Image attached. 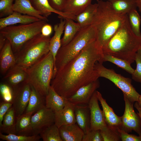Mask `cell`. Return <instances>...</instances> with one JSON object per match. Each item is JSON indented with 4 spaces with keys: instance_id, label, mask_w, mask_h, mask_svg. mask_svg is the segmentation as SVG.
Returning <instances> with one entry per match:
<instances>
[{
    "instance_id": "2e32d148",
    "label": "cell",
    "mask_w": 141,
    "mask_h": 141,
    "mask_svg": "<svg viewBox=\"0 0 141 141\" xmlns=\"http://www.w3.org/2000/svg\"><path fill=\"white\" fill-rule=\"evenodd\" d=\"M16 64L15 57L11 44L7 39L4 46L0 50V68L1 73L5 74Z\"/></svg>"
},
{
    "instance_id": "4fadbf2b",
    "label": "cell",
    "mask_w": 141,
    "mask_h": 141,
    "mask_svg": "<svg viewBox=\"0 0 141 141\" xmlns=\"http://www.w3.org/2000/svg\"><path fill=\"white\" fill-rule=\"evenodd\" d=\"M99 86L98 79L82 86L68 98V101L75 105L88 104L93 93Z\"/></svg>"
},
{
    "instance_id": "8fae6325",
    "label": "cell",
    "mask_w": 141,
    "mask_h": 141,
    "mask_svg": "<svg viewBox=\"0 0 141 141\" xmlns=\"http://www.w3.org/2000/svg\"><path fill=\"white\" fill-rule=\"evenodd\" d=\"M55 112L45 106L32 115L31 124L33 135H39L46 127L54 124Z\"/></svg>"
},
{
    "instance_id": "4dcf8cb0",
    "label": "cell",
    "mask_w": 141,
    "mask_h": 141,
    "mask_svg": "<svg viewBox=\"0 0 141 141\" xmlns=\"http://www.w3.org/2000/svg\"><path fill=\"white\" fill-rule=\"evenodd\" d=\"M117 12L128 14L131 11L136 9V0H107Z\"/></svg>"
},
{
    "instance_id": "7dc6e473",
    "label": "cell",
    "mask_w": 141,
    "mask_h": 141,
    "mask_svg": "<svg viewBox=\"0 0 141 141\" xmlns=\"http://www.w3.org/2000/svg\"><path fill=\"white\" fill-rule=\"evenodd\" d=\"M137 7H138L139 10L141 13V0H136Z\"/></svg>"
},
{
    "instance_id": "60d3db41",
    "label": "cell",
    "mask_w": 141,
    "mask_h": 141,
    "mask_svg": "<svg viewBox=\"0 0 141 141\" xmlns=\"http://www.w3.org/2000/svg\"><path fill=\"white\" fill-rule=\"evenodd\" d=\"M118 131L122 141H141V135H137L129 134L126 132L117 129Z\"/></svg>"
},
{
    "instance_id": "5bb4252c",
    "label": "cell",
    "mask_w": 141,
    "mask_h": 141,
    "mask_svg": "<svg viewBox=\"0 0 141 141\" xmlns=\"http://www.w3.org/2000/svg\"><path fill=\"white\" fill-rule=\"evenodd\" d=\"M75 106V105L68 101L62 109L54 112V124L58 128L76 123L74 113Z\"/></svg>"
},
{
    "instance_id": "83f0119b",
    "label": "cell",
    "mask_w": 141,
    "mask_h": 141,
    "mask_svg": "<svg viewBox=\"0 0 141 141\" xmlns=\"http://www.w3.org/2000/svg\"><path fill=\"white\" fill-rule=\"evenodd\" d=\"M65 21L64 34L61 39V46L69 43L75 37L81 28L77 22L69 18L64 19Z\"/></svg>"
},
{
    "instance_id": "c3c4849f",
    "label": "cell",
    "mask_w": 141,
    "mask_h": 141,
    "mask_svg": "<svg viewBox=\"0 0 141 141\" xmlns=\"http://www.w3.org/2000/svg\"><path fill=\"white\" fill-rule=\"evenodd\" d=\"M137 102L139 107L141 110V95H140L138 100Z\"/></svg>"
},
{
    "instance_id": "5b68a950",
    "label": "cell",
    "mask_w": 141,
    "mask_h": 141,
    "mask_svg": "<svg viewBox=\"0 0 141 141\" xmlns=\"http://www.w3.org/2000/svg\"><path fill=\"white\" fill-rule=\"evenodd\" d=\"M96 38V32L92 26L81 28L69 43L60 48L56 57L54 74Z\"/></svg>"
},
{
    "instance_id": "3957f363",
    "label": "cell",
    "mask_w": 141,
    "mask_h": 141,
    "mask_svg": "<svg viewBox=\"0 0 141 141\" xmlns=\"http://www.w3.org/2000/svg\"><path fill=\"white\" fill-rule=\"evenodd\" d=\"M97 3L91 25L96 32V41L102 49L122 25L127 14L117 12L107 0H97Z\"/></svg>"
},
{
    "instance_id": "bcb514c9",
    "label": "cell",
    "mask_w": 141,
    "mask_h": 141,
    "mask_svg": "<svg viewBox=\"0 0 141 141\" xmlns=\"http://www.w3.org/2000/svg\"><path fill=\"white\" fill-rule=\"evenodd\" d=\"M134 107L138 111V112H137V113L139 115L141 119V110L139 107L137 102H135L134 104Z\"/></svg>"
},
{
    "instance_id": "f35d334b",
    "label": "cell",
    "mask_w": 141,
    "mask_h": 141,
    "mask_svg": "<svg viewBox=\"0 0 141 141\" xmlns=\"http://www.w3.org/2000/svg\"><path fill=\"white\" fill-rule=\"evenodd\" d=\"M135 61L136 68L131 75L132 78L135 81L141 83V49L136 53Z\"/></svg>"
},
{
    "instance_id": "ee69618b",
    "label": "cell",
    "mask_w": 141,
    "mask_h": 141,
    "mask_svg": "<svg viewBox=\"0 0 141 141\" xmlns=\"http://www.w3.org/2000/svg\"><path fill=\"white\" fill-rule=\"evenodd\" d=\"M52 31V26L47 23L43 26L41 31V34L44 36H50Z\"/></svg>"
},
{
    "instance_id": "74e56055",
    "label": "cell",
    "mask_w": 141,
    "mask_h": 141,
    "mask_svg": "<svg viewBox=\"0 0 141 141\" xmlns=\"http://www.w3.org/2000/svg\"><path fill=\"white\" fill-rule=\"evenodd\" d=\"M0 91L1 96L4 101L12 102L13 96V87L8 84L1 83Z\"/></svg>"
},
{
    "instance_id": "b9f144b4",
    "label": "cell",
    "mask_w": 141,
    "mask_h": 141,
    "mask_svg": "<svg viewBox=\"0 0 141 141\" xmlns=\"http://www.w3.org/2000/svg\"><path fill=\"white\" fill-rule=\"evenodd\" d=\"M50 6L55 10L63 12L67 0H48Z\"/></svg>"
},
{
    "instance_id": "d590c367",
    "label": "cell",
    "mask_w": 141,
    "mask_h": 141,
    "mask_svg": "<svg viewBox=\"0 0 141 141\" xmlns=\"http://www.w3.org/2000/svg\"><path fill=\"white\" fill-rule=\"evenodd\" d=\"M103 141H119L121 140L117 129L107 125L104 129L100 130Z\"/></svg>"
},
{
    "instance_id": "8d00e7d4",
    "label": "cell",
    "mask_w": 141,
    "mask_h": 141,
    "mask_svg": "<svg viewBox=\"0 0 141 141\" xmlns=\"http://www.w3.org/2000/svg\"><path fill=\"white\" fill-rule=\"evenodd\" d=\"M15 0H0V17L7 16L14 11L12 8L13 2Z\"/></svg>"
},
{
    "instance_id": "e575fe53",
    "label": "cell",
    "mask_w": 141,
    "mask_h": 141,
    "mask_svg": "<svg viewBox=\"0 0 141 141\" xmlns=\"http://www.w3.org/2000/svg\"><path fill=\"white\" fill-rule=\"evenodd\" d=\"M41 138L39 135L30 136L17 135L15 134L4 135L0 132V138L7 141H38Z\"/></svg>"
},
{
    "instance_id": "ab89813d",
    "label": "cell",
    "mask_w": 141,
    "mask_h": 141,
    "mask_svg": "<svg viewBox=\"0 0 141 141\" xmlns=\"http://www.w3.org/2000/svg\"><path fill=\"white\" fill-rule=\"evenodd\" d=\"M82 141H103L99 130H90L85 134Z\"/></svg>"
},
{
    "instance_id": "44dd1931",
    "label": "cell",
    "mask_w": 141,
    "mask_h": 141,
    "mask_svg": "<svg viewBox=\"0 0 141 141\" xmlns=\"http://www.w3.org/2000/svg\"><path fill=\"white\" fill-rule=\"evenodd\" d=\"M27 77L26 69L16 64L9 69L4 78L8 84L14 88L25 81Z\"/></svg>"
},
{
    "instance_id": "6da1fadb",
    "label": "cell",
    "mask_w": 141,
    "mask_h": 141,
    "mask_svg": "<svg viewBox=\"0 0 141 141\" xmlns=\"http://www.w3.org/2000/svg\"><path fill=\"white\" fill-rule=\"evenodd\" d=\"M102 48L96 40L85 47L75 57L57 70L50 85L60 95L67 98L80 87L97 80L96 63L103 62Z\"/></svg>"
},
{
    "instance_id": "ba28073f",
    "label": "cell",
    "mask_w": 141,
    "mask_h": 141,
    "mask_svg": "<svg viewBox=\"0 0 141 141\" xmlns=\"http://www.w3.org/2000/svg\"><path fill=\"white\" fill-rule=\"evenodd\" d=\"M95 69L99 77H102L108 79L122 91L123 96H126L131 102H137L140 95L136 91L132 84V80L116 73L112 69L105 67L102 63L97 62Z\"/></svg>"
},
{
    "instance_id": "cb8c5ba5",
    "label": "cell",
    "mask_w": 141,
    "mask_h": 141,
    "mask_svg": "<svg viewBox=\"0 0 141 141\" xmlns=\"http://www.w3.org/2000/svg\"><path fill=\"white\" fill-rule=\"evenodd\" d=\"M65 23L64 20H63L62 19L58 24L54 25V34L49 41V51L53 57L55 66L56 56L61 46V37L64 31Z\"/></svg>"
},
{
    "instance_id": "ac0fdd59",
    "label": "cell",
    "mask_w": 141,
    "mask_h": 141,
    "mask_svg": "<svg viewBox=\"0 0 141 141\" xmlns=\"http://www.w3.org/2000/svg\"><path fill=\"white\" fill-rule=\"evenodd\" d=\"M28 0L33 7L45 17L47 18L53 13L58 14V17L61 19L68 18L75 20V16L55 10L50 6L48 0Z\"/></svg>"
},
{
    "instance_id": "e0dca14e",
    "label": "cell",
    "mask_w": 141,
    "mask_h": 141,
    "mask_svg": "<svg viewBox=\"0 0 141 141\" xmlns=\"http://www.w3.org/2000/svg\"><path fill=\"white\" fill-rule=\"evenodd\" d=\"M41 20L36 17L14 11L10 15L0 19V30L7 26L19 24H27Z\"/></svg>"
},
{
    "instance_id": "f1b7e54d",
    "label": "cell",
    "mask_w": 141,
    "mask_h": 141,
    "mask_svg": "<svg viewBox=\"0 0 141 141\" xmlns=\"http://www.w3.org/2000/svg\"><path fill=\"white\" fill-rule=\"evenodd\" d=\"M31 88L29 101L24 113H35L45 106V97L41 95L32 86Z\"/></svg>"
},
{
    "instance_id": "8992f818",
    "label": "cell",
    "mask_w": 141,
    "mask_h": 141,
    "mask_svg": "<svg viewBox=\"0 0 141 141\" xmlns=\"http://www.w3.org/2000/svg\"><path fill=\"white\" fill-rule=\"evenodd\" d=\"M50 36L40 33L27 42L14 54L16 64L26 69L49 51Z\"/></svg>"
},
{
    "instance_id": "d6986e66",
    "label": "cell",
    "mask_w": 141,
    "mask_h": 141,
    "mask_svg": "<svg viewBox=\"0 0 141 141\" xmlns=\"http://www.w3.org/2000/svg\"><path fill=\"white\" fill-rule=\"evenodd\" d=\"M97 95L98 101L102 106L105 120L107 126L113 128H119L121 123V117L117 116L113 109L110 107L101 93L97 90Z\"/></svg>"
},
{
    "instance_id": "30bf717a",
    "label": "cell",
    "mask_w": 141,
    "mask_h": 141,
    "mask_svg": "<svg viewBox=\"0 0 141 141\" xmlns=\"http://www.w3.org/2000/svg\"><path fill=\"white\" fill-rule=\"evenodd\" d=\"M13 88L12 106L17 117L25 112L29 101L31 88L30 85L25 81Z\"/></svg>"
},
{
    "instance_id": "277c9868",
    "label": "cell",
    "mask_w": 141,
    "mask_h": 141,
    "mask_svg": "<svg viewBox=\"0 0 141 141\" xmlns=\"http://www.w3.org/2000/svg\"><path fill=\"white\" fill-rule=\"evenodd\" d=\"M54 66L53 57L49 51L26 69L27 77L25 81L41 95L45 97L48 93L51 86Z\"/></svg>"
},
{
    "instance_id": "836d02e7",
    "label": "cell",
    "mask_w": 141,
    "mask_h": 141,
    "mask_svg": "<svg viewBox=\"0 0 141 141\" xmlns=\"http://www.w3.org/2000/svg\"><path fill=\"white\" fill-rule=\"evenodd\" d=\"M128 20L131 29L137 36H141L140 27L141 17L136 9L133 10L127 14Z\"/></svg>"
},
{
    "instance_id": "7bdbcfd3",
    "label": "cell",
    "mask_w": 141,
    "mask_h": 141,
    "mask_svg": "<svg viewBox=\"0 0 141 141\" xmlns=\"http://www.w3.org/2000/svg\"><path fill=\"white\" fill-rule=\"evenodd\" d=\"M11 102L4 101L0 104V126H1L3 117L9 109L12 106Z\"/></svg>"
},
{
    "instance_id": "d6a6232c",
    "label": "cell",
    "mask_w": 141,
    "mask_h": 141,
    "mask_svg": "<svg viewBox=\"0 0 141 141\" xmlns=\"http://www.w3.org/2000/svg\"><path fill=\"white\" fill-rule=\"evenodd\" d=\"M103 62L108 61L112 63L131 75L135 70L127 61L111 55L103 54Z\"/></svg>"
},
{
    "instance_id": "d4e9b609",
    "label": "cell",
    "mask_w": 141,
    "mask_h": 141,
    "mask_svg": "<svg viewBox=\"0 0 141 141\" xmlns=\"http://www.w3.org/2000/svg\"><path fill=\"white\" fill-rule=\"evenodd\" d=\"M34 112L24 113L16 118V134L30 136L33 135L31 124V118Z\"/></svg>"
},
{
    "instance_id": "7402d4cb",
    "label": "cell",
    "mask_w": 141,
    "mask_h": 141,
    "mask_svg": "<svg viewBox=\"0 0 141 141\" xmlns=\"http://www.w3.org/2000/svg\"><path fill=\"white\" fill-rule=\"evenodd\" d=\"M67 98L57 93L51 86L45 97V106L54 112L62 109L68 102Z\"/></svg>"
},
{
    "instance_id": "1f68e13d",
    "label": "cell",
    "mask_w": 141,
    "mask_h": 141,
    "mask_svg": "<svg viewBox=\"0 0 141 141\" xmlns=\"http://www.w3.org/2000/svg\"><path fill=\"white\" fill-rule=\"evenodd\" d=\"M39 135L43 141H62L59 128L55 124L44 128Z\"/></svg>"
},
{
    "instance_id": "603a6c76",
    "label": "cell",
    "mask_w": 141,
    "mask_h": 141,
    "mask_svg": "<svg viewBox=\"0 0 141 141\" xmlns=\"http://www.w3.org/2000/svg\"><path fill=\"white\" fill-rule=\"evenodd\" d=\"M12 8L14 11L37 18L41 20H48L32 6L28 0H15Z\"/></svg>"
},
{
    "instance_id": "9c48e42d",
    "label": "cell",
    "mask_w": 141,
    "mask_h": 141,
    "mask_svg": "<svg viewBox=\"0 0 141 141\" xmlns=\"http://www.w3.org/2000/svg\"><path fill=\"white\" fill-rule=\"evenodd\" d=\"M125 102L124 114L121 116V123L119 128L127 133L134 131L141 135V119L133 108V103L124 96Z\"/></svg>"
},
{
    "instance_id": "7a4b0ae2",
    "label": "cell",
    "mask_w": 141,
    "mask_h": 141,
    "mask_svg": "<svg viewBox=\"0 0 141 141\" xmlns=\"http://www.w3.org/2000/svg\"><path fill=\"white\" fill-rule=\"evenodd\" d=\"M140 49L141 36H137L134 33L127 15L122 25L102 50L104 54L121 59L131 64L135 61L136 53Z\"/></svg>"
},
{
    "instance_id": "ffe728a7",
    "label": "cell",
    "mask_w": 141,
    "mask_h": 141,
    "mask_svg": "<svg viewBox=\"0 0 141 141\" xmlns=\"http://www.w3.org/2000/svg\"><path fill=\"white\" fill-rule=\"evenodd\" d=\"M59 130L62 141H82L85 134L76 123L62 126Z\"/></svg>"
},
{
    "instance_id": "484cf974",
    "label": "cell",
    "mask_w": 141,
    "mask_h": 141,
    "mask_svg": "<svg viewBox=\"0 0 141 141\" xmlns=\"http://www.w3.org/2000/svg\"><path fill=\"white\" fill-rule=\"evenodd\" d=\"M16 116L12 106L4 115L0 126V132L9 134H16Z\"/></svg>"
},
{
    "instance_id": "f546056e",
    "label": "cell",
    "mask_w": 141,
    "mask_h": 141,
    "mask_svg": "<svg viewBox=\"0 0 141 141\" xmlns=\"http://www.w3.org/2000/svg\"><path fill=\"white\" fill-rule=\"evenodd\" d=\"M92 0H67L63 12L76 16L91 4Z\"/></svg>"
},
{
    "instance_id": "52a82bcc",
    "label": "cell",
    "mask_w": 141,
    "mask_h": 141,
    "mask_svg": "<svg viewBox=\"0 0 141 141\" xmlns=\"http://www.w3.org/2000/svg\"><path fill=\"white\" fill-rule=\"evenodd\" d=\"M47 21L41 20L29 24L7 26L0 30V34L10 42L14 54L27 42L41 33L43 26Z\"/></svg>"
},
{
    "instance_id": "7c38bea8",
    "label": "cell",
    "mask_w": 141,
    "mask_h": 141,
    "mask_svg": "<svg viewBox=\"0 0 141 141\" xmlns=\"http://www.w3.org/2000/svg\"><path fill=\"white\" fill-rule=\"evenodd\" d=\"M96 91L94 93L88 104L90 112V130H102L105 128L107 125L103 110L99 106Z\"/></svg>"
},
{
    "instance_id": "9a60e30c",
    "label": "cell",
    "mask_w": 141,
    "mask_h": 141,
    "mask_svg": "<svg viewBox=\"0 0 141 141\" xmlns=\"http://www.w3.org/2000/svg\"><path fill=\"white\" fill-rule=\"evenodd\" d=\"M74 113L76 123L85 134L90 130V112L88 104L75 105Z\"/></svg>"
},
{
    "instance_id": "4316f807",
    "label": "cell",
    "mask_w": 141,
    "mask_h": 141,
    "mask_svg": "<svg viewBox=\"0 0 141 141\" xmlns=\"http://www.w3.org/2000/svg\"><path fill=\"white\" fill-rule=\"evenodd\" d=\"M97 6V3H91L75 16V21L79 24L81 28L91 25Z\"/></svg>"
},
{
    "instance_id": "f6af8a7d",
    "label": "cell",
    "mask_w": 141,
    "mask_h": 141,
    "mask_svg": "<svg viewBox=\"0 0 141 141\" xmlns=\"http://www.w3.org/2000/svg\"><path fill=\"white\" fill-rule=\"evenodd\" d=\"M7 39L5 37L1 34H0V50L4 46Z\"/></svg>"
}]
</instances>
